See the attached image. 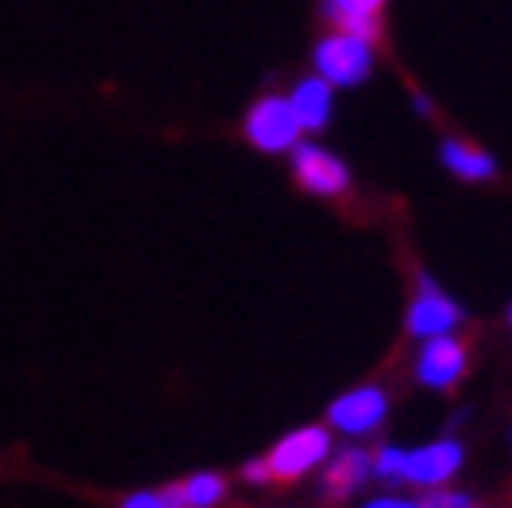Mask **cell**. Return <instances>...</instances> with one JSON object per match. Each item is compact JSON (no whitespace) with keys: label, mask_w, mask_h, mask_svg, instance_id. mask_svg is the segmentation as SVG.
<instances>
[{"label":"cell","mask_w":512,"mask_h":508,"mask_svg":"<svg viewBox=\"0 0 512 508\" xmlns=\"http://www.w3.org/2000/svg\"><path fill=\"white\" fill-rule=\"evenodd\" d=\"M313 63H317L321 80H325L329 88H354V84L367 80V71H371V63H375V50H371V42H363V38L329 34V38L317 42Z\"/></svg>","instance_id":"cell-1"},{"label":"cell","mask_w":512,"mask_h":508,"mask_svg":"<svg viewBox=\"0 0 512 508\" xmlns=\"http://www.w3.org/2000/svg\"><path fill=\"white\" fill-rule=\"evenodd\" d=\"M463 325V309L433 284L429 275H421L417 279V296H413V304H408V317H404V329L413 338H450V329H458Z\"/></svg>","instance_id":"cell-2"},{"label":"cell","mask_w":512,"mask_h":508,"mask_svg":"<svg viewBox=\"0 0 512 508\" xmlns=\"http://www.w3.org/2000/svg\"><path fill=\"white\" fill-rule=\"evenodd\" d=\"M325 454H329V429L309 425V429H296V434H288L259 463H263L267 479H296L304 471H313L317 463H325Z\"/></svg>","instance_id":"cell-3"},{"label":"cell","mask_w":512,"mask_h":508,"mask_svg":"<svg viewBox=\"0 0 512 508\" xmlns=\"http://www.w3.org/2000/svg\"><path fill=\"white\" fill-rule=\"evenodd\" d=\"M246 138L259 150H267V155L292 150L300 142V121H296L288 100L284 96H263L246 117Z\"/></svg>","instance_id":"cell-4"},{"label":"cell","mask_w":512,"mask_h":508,"mask_svg":"<svg viewBox=\"0 0 512 508\" xmlns=\"http://www.w3.org/2000/svg\"><path fill=\"white\" fill-rule=\"evenodd\" d=\"M292 163H296V180L309 192H317V196H338L350 184V171L342 167V159H334L317 142H296L292 146Z\"/></svg>","instance_id":"cell-5"},{"label":"cell","mask_w":512,"mask_h":508,"mask_svg":"<svg viewBox=\"0 0 512 508\" xmlns=\"http://www.w3.org/2000/svg\"><path fill=\"white\" fill-rule=\"evenodd\" d=\"M458 467H463V446L458 442H433V446H421L413 454H404V484L442 488Z\"/></svg>","instance_id":"cell-6"},{"label":"cell","mask_w":512,"mask_h":508,"mask_svg":"<svg viewBox=\"0 0 512 508\" xmlns=\"http://www.w3.org/2000/svg\"><path fill=\"white\" fill-rule=\"evenodd\" d=\"M383 413H388V396L379 388H354L329 404V425H338L342 434H367L383 421Z\"/></svg>","instance_id":"cell-7"},{"label":"cell","mask_w":512,"mask_h":508,"mask_svg":"<svg viewBox=\"0 0 512 508\" xmlns=\"http://www.w3.org/2000/svg\"><path fill=\"white\" fill-rule=\"evenodd\" d=\"M463 371H467L463 342H454V338H429L425 342L421 359H417V379L425 388H450L463 379Z\"/></svg>","instance_id":"cell-8"},{"label":"cell","mask_w":512,"mask_h":508,"mask_svg":"<svg viewBox=\"0 0 512 508\" xmlns=\"http://www.w3.org/2000/svg\"><path fill=\"white\" fill-rule=\"evenodd\" d=\"M288 105H292V113L300 121V130L317 134V130L329 125V113H334V88H329L321 75H309V80L296 84V92L288 96Z\"/></svg>","instance_id":"cell-9"},{"label":"cell","mask_w":512,"mask_h":508,"mask_svg":"<svg viewBox=\"0 0 512 508\" xmlns=\"http://www.w3.org/2000/svg\"><path fill=\"white\" fill-rule=\"evenodd\" d=\"M367 479H375L371 454L367 450H342L338 459L329 463V471L321 475V488H325L329 500H346V496H354L358 488H363Z\"/></svg>","instance_id":"cell-10"},{"label":"cell","mask_w":512,"mask_h":508,"mask_svg":"<svg viewBox=\"0 0 512 508\" xmlns=\"http://www.w3.org/2000/svg\"><path fill=\"white\" fill-rule=\"evenodd\" d=\"M379 9H383V0H325L321 13L334 21V34L371 42L379 30Z\"/></svg>","instance_id":"cell-11"},{"label":"cell","mask_w":512,"mask_h":508,"mask_svg":"<svg viewBox=\"0 0 512 508\" xmlns=\"http://www.w3.org/2000/svg\"><path fill=\"white\" fill-rule=\"evenodd\" d=\"M442 163L458 175V180H492V175H496L492 155H483V150L458 142V138H446L442 142Z\"/></svg>","instance_id":"cell-12"},{"label":"cell","mask_w":512,"mask_h":508,"mask_svg":"<svg viewBox=\"0 0 512 508\" xmlns=\"http://www.w3.org/2000/svg\"><path fill=\"white\" fill-rule=\"evenodd\" d=\"M221 496H225V479L217 471H200V475L179 484V500H184V508H213V504H221Z\"/></svg>","instance_id":"cell-13"},{"label":"cell","mask_w":512,"mask_h":508,"mask_svg":"<svg viewBox=\"0 0 512 508\" xmlns=\"http://www.w3.org/2000/svg\"><path fill=\"white\" fill-rule=\"evenodd\" d=\"M371 471H375V479H383V484H400L404 479V450L400 446H383L371 459Z\"/></svg>","instance_id":"cell-14"},{"label":"cell","mask_w":512,"mask_h":508,"mask_svg":"<svg viewBox=\"0 0 512 508\" xmlns=\"http://www.w3.org/2000/svg\"><path fill=\"white\" fill-rule=\"evenodd\" d=\"M417 504L421 508H471V496H463V492H433V496H425Z\"/></svg>","instance_id":"cell-15"},{"label":"cell","mask_w":512,"mask_h":508,"mask_svg":"<svg viewBox=\"0 0 512 508\" xmlns=\"http://www.w3.org/2000/svg\"><path fill=\"white\" fill-rule=\"evenodd\" d=\"M121 508H167L159 492H134V496H125Z\"/></svg>","instance_id":"cell-16"},{"label":"cell","mask_w":512,"mask_h":508,"mask_svg":"<svg viewBox=\"0 0 512 508\" xmlns=\"http://www.w3.org/2000/svg\"><path fill=\"white\" fill-rule=\"evenodd\" d=\"M363 508H421V504L417 500H400V496H379V500H371Z\"/></svg>","instance_id":"cell-17"},{"label":"cell","mask_w":512,"mask_h":508,"mask_svg":"<svg viewBox=\"0 0 512 508\" xmlns=\"http://www.w3.org/2000/svg\"><path fill=\"white\" fill-rule=\"evenodd\" d=\"M508 321H512V313H508Z\"/></svg>","instance_id":"cell-18"}]
</instances>
